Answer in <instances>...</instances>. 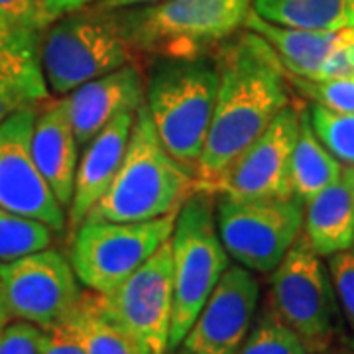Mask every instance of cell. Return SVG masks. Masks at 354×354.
Instances as JSON below:
<instances>
[{
    "instance_id": "484cf974",
    "label": "cell",
    "mask_w": 354,
    "mask_h": 354,
    "mask_svg": "<svg viewBox=\"0 0 354 354\" xmlns=\"http://www.w3.org/2000/svg\"><path fill=\"white\" fill-rule=\"evenodd\" d=\"M307 111L319 142L333 153L335 160L354 165V113H337L317 102Z\"/></svg>"
},
{
    "instance_id": "3957f363",
    "label": "cell",
    "mask_w": 354,
    "mask_h": 354,
    "mask_svg": "<svg viewBox=\"0 0 354 354\" xmlns=\"http://www.w3.org/2000/svg\"><path fill=\"white\" fill-rule=\"evenodd\" d=\"M215 62L158 59L146 85V109L167 153L195 176L215 111Z\"/></svg>"
},
{
    "instance_id": "9a60e30c",
    "label": "cell",
    "mask_w": 354,
    "mask_h": 354,
    "mask_svg": "<svg viewBox=\"0 0 354 354\" xmlns=\"http://www.w3.org/2000/svg\"><path fill=\"white\" fill-rule=\"evenodd\" d=\"M144 77L132 64L122 65L71 91L65 102L79 148H85L118 114L136 113L144 104Z\"/></svg>"
},
{
    "instance_id": "ab89813d",
    "label": "cell",
    "mask_w": 354,
    "mask_h": 354,
    "mask_svg": "<svg viewBox=\"0 0 354 354\" xmlns=\"http://www.w3.org/2000/svg\"><path fill=\"white\" fill-rule=\"evenodd\" d=\"M38 2H39V0H38ZM39 4H41V2H39ZM41 10H44V8H41Z\"/></svg>"
},
{
    "instance_id": "f1b7e54d",
    "label": "cell",
    "mask_w": 354,
    "mask_h": 354,
    "mask_svg": "<svg viewBox=\"0 0 354 354\" xmlns=\"http://www.w3.org/2000/svg\"><path fill=\"white\" fill-rule=\"evenodd\" d=\"M0 20L14 30L34 34H41L50 26L38 0H0Z\"/></svg>"
},
{
    "instance_id": "5b68a950",
    "label": "cell",
    "mask_w": 354,
    "mask_h": 354,
    "mask_svg": "<svg viewBox=\"0 0 354 354\" xmlns=\"http://www.w3.org/2000/svg\"><path fill=\"white\" fill-rule=\"evenodd\" d=\"M132 53L116 12L95 6L59 16L38 38L39 65L55 95L130 64Z\"/></svg>"
},
{
    "instance_id": "ba28073f",
    "label": "cell",
    "mask_w": 354,
    "mask_h": 354,
    "mask_svg": "<svg viewBox=\"0 0 354 354\" xmlns=\"http://www.w3.org/2000/svg\"><path fill=\"white\" fill-rule=\"evenodd\" d=\"M304 201L218 195L215 218L227 254L254 274H272L304 230Z\"/></svg>"
},
{
    "instance_id": "7c38bea8",
    "label": "cell",
    "mask_w": 354,
    "mask_h": 354,
    "mask_svg": "<svg viewBox=\"0 0 354 354\" xmlns=\"http://www.w3.org/2000/svg\"><path fill=\"white\" fill-rule=\"evenodd\" d=\"M38 106H26L0 122V207L64 232L65 207L39 174L32 153Z\"/></svg>"
},
{
    "instance_id": "f546056e",
    "label": "cell",
    "mask_w": 354,
    "mask_h": 354,
    "mask_svg": "<svg viewBox=\"0 0 354 354\" xmlns=\"http://www.w3.org/2000/svg\"><path fill=\"white\" fill-rule=\"evenodd\" d=\"M46 330L32 323H8L0 335V354H44Z\"/></svg>"
},
{
    "instance_id": "9c48e42d",
    "label": "cell",
    "mask_w": 354,
    "mask_h": 354,
    "mask_svg": "<svg viewBox=\"0 0 354 354\" xmlns=\"http://www.w3.org/2000/svg\"><path fill=\"white\" fill-rule=\"evenodd\" d=\"M176 218L177 211L138 223L83 221L71 244L77 279L88 290L111 293L171 239Z\"/></svg>"
},
{
    "instance_id": "30bf717a",
    "label": "cell",
    "mask_w": 354,
    "mask_h": 354,
    "mask_svg": "<svg viewBox=\"0 0 354 354\" xmlns=\"http://www.w3.org/2000/svg\"><path fill=\"white\" fill-rule=\"evenodd\" d=\"M102 297L111 317L134 342L138 354H169L174 315L171 239Z\"/></svg>"
},
{
    "instance_id": "ffe728a7",
    "label": "cell",
    "mask_w": 354,
    "mask_h": 354,
    "mask_svg": "<svg viewBox=\"0 0 354 354\" xmlns=\"http://www.w3.org/2000/svg\"><path fill=\"white\" fill-rule=\"evenodd\" d=\"M246 30H252L274 48L279 64L286 73L297 77H317L337 46L341 44L342 30L339 32H313L268 22L252 8L244 20Z\"/></svg>"
},
{
    "instance_id": "1f68e13d",
    "label": "cell",
    "mask_w": 354,
    "mask_h": 354,
    "mask_svg": "<svg viewBox=\"0 0 354 354\" xmlns=\"http://www.w3.org/2000/svg\"><path fill=\"white\" fill-rule=\"evenodd\" d=\"M41 2V8H44V14L46 18L50 20V24L53 20H57L59 16H65V14L77 12V10H83L91 6L93 2L97 0H39Z\"/></svg>"
},
{
    "instance_id": "2e32d148",
    "label": "cell",
    "mask_w": 354,
    "mask_h": 354,
    "mask_svg": "<svg viewBox=\"0 0 354 354\" xmlns=\"http://www.w3.org/2000/svg\"><path fill=\"white\" fill-rule=\"evenodd\" d=\"M136 113L118 114L88 142L77 164L75 187L69 203L67 227L75 230L111 187L124 160Z\"/></svg>"
},
{
    "instance_id": "44dd1931",
    "label": "cell",
    "mask_w": 354,
    "mask_h": 354,
    "mask_svg": "<svg viewBox=\"0 0 354 354\" xmlns=\"http://www.w3.org/2000/svg\"><path fill=\"white\" fill-rule=\"evenodd\" d=\"M62 325L85 354H138L134 342L111 317L99 291H81L79 301Z\"/></svg>"
},
{
    "instance_id": "7a4b0ae2",
    "label": "cell",
    "mask_w": 354,
    "mask_h": 354,
    "mask_svg": "<svg viewBox=\"0 0 354 354\" xmlns=\"http://www.w3.org/2000/svg\"><path fill=\"white\" fill-rule=\"evenodd\" d=\"M195 191V176L167 153L146 104L136 111L124 160L111 187L85 221L138 223L179 211Z\"/></svg>"
},
{
    "instance_id": "e0dca14e",
    "label": "cell",
    "mask_w": 354,
    "mask_h": 354,
    "mask_svg": "<svg viewBox=\"0 0 354 354\" xmlns=\"http://www.w3.org/2000/svg\"><path fill=\"white\" fill-rule=\"evenodd\" d=\"M32 153L39 174L67 209L75 187L79 144L65 99L46 102L44 109H38L32 132Z\"/></svg>"
},
{
    "instance_id": "f35d334b",
    "label": "cell",
    "mask_w": 354,
    "mask_h": 354,
    "mask_svg": "<svg viewBox=\"0 0 354 354\" xmlns=\"http://www.w3.org/2000/svg\"><path fill=\"white\" fill-rule=\"evenodd\" d=\"M348 346H351V348H353V351H354V339L351 342H348Z\"/></svg>"
},
{
    "instance_id": "4316f807",
    "label": "cell",
    "mask_w": 354,
    "mask_h": 354,
    "mask_svg": "<svg viewBox=\"0 0 354 354\" xmlns=\"http://www.w3.org/2000/svg\"><path fill=\"white\" fill-rule=\"evenodd\" d=\"M291 87H295L309 101L323 104L337 113H354V75L333 79H309L286 73Z\"/></svg>"
},
{
    "instance_id": "836d02e7",
    "label": "cell",
    "mask_w": 354,
    "mask_h": 354,
    "mask_svg": "<svg viewBox=\"0 0 354 354\" xmlns=\"http://www.w3.org/2000/svg\"><path fill=\"white\" fill-rule=\"evenodd\" d=\"M18 32H22V30H14V28H10L4 20H0V50L6 46Z\"/></svg>"
},
{
    "instance_id": "e575fe53",
    "label": "cell",
    "mask_w": 354,
    "mask_h": 354,
    "mask_svg": "<svg viewBox=\"0 0 354 354\" xmlns=\"http://www.w3.org/2000/svg\"><path fill=\"white\" fill-rule=\"evenodd\" d=\"M10 313H8V307H6V301H4V295H2V288H0V335L2 330L6 329V325L10 323Z\"/></svg>"
},
{
    "instance_id": "6da1fadb",
    "label": "cell",
    "mask_w": 354,
    "mask_h": 354,
    "mask_svg": "<svg viewBox=\"0 0 354 354\" xmlns=\"http://www.w3.org/2000/svg\"><path fill=\"white\" fill-rule=\"evenodd\" d=\"M215 111L195 171V189L207 191L290 104L288 79L274 48L252 30L216 46Z\"/></svg>"
},
{
    "instance_id": "277c9868",
    "label": "cell",
    "mask_w": 354,
    "mask_h": 354,
    "mask_svg": "<svg viewBox=\"0 0 354 354\" xmlns=\"http://www.w3.org/2000/svg\"><path fill=\"white\" fill-rule=\"evenodd\" d=\"M252 0H164L116 12L134 53L193 59L244 26Z\"/></svg>"
},
{
    "instance_id": "83f0119b",
    "label": "cell",
    "mask_w": 354,
    "mask_h": 354,
    "mask_svg": "<svg viewBox=\"0 0 354 354\" xmlns=\"http://www.w3.org/2000/svg\"><path fill=\"white\" fill-rule=\"evenodd\" d=\"M327 258H329V276L341 313L346 325L354 333V246L342 252L330 254Z\"/></svg>"
},
{
    "instance_id": "ac0fdd59",
    "label": "cell",
    "mask_w": 354,
    "mask_h": 354,
    "mask_svg": "<svg viewBox=\"0 0 354 354\" xmlns=\"http://www.w3.org/2000/svg\"><path fill=\"white\" fill-rule=\"evenodd\" d=\"M34 32H18L0 50V122L26 106L50 99Z\"/></svg>"
},
{
    "instance_id": "52a82bcc",
    "label": "cell",
    "mask_w": 354,
    "mask_h": 354,
    "mask_svg": "<svg viewBox=\"0 0 354 354\" xmlns=\"http://www.w3.org/2000/svg\"><path fill=\"white\" fill-rule=\"evenodd\" d=\"M264 309L288 325L311 354L335 344L341 307L333 290L329 270L305 236L293 242L272 272Z\"/></svg>"
},
{
    "instance_id": "8992f818",
    "label": "cell",
    "mask_w": 354,
    "mask_h": 354,
    "mask_svg": "<svg viewBox=\"0 0 354 354\" xmlns=\"http://www.w3.org/2000/svg\"><path fill=\"white\" fill-rule=\"evenodd\" d=\"M174 315L169 351L177 348L201 313L203 305L230 266L218 239L213 193L195 189L179 207L171 234Z\"/></svg>"
},
{
    "instance_id": "d4e9b609",
    "label": "cell",
    "mask_w": 354,
    "mask_h": 354,
    "mask_svg": "<svg viewBox=\"0 0 354 354\" xmlns=\"http://www.w3.org/2000/svg\"><path fill=\"white\" fill-rule=\"evenodd\" d=\"M236 354H311L305 342L278 317L262 309Z\"/></svg>"
},
{
    "instance_id": "8d00e7d4",
    "label": "cell",
    "mask_w": 354,
    "mask_h": 354,
    "mask_svg": "<svg viewBox=\"0 0 354 354\" xmlns=\"http://www.w3.org/2000/svg\"><path fill=\"white\" fill-rule=\"evenodd\" d=\"M342 177L353 185V189H354V165H348L346 169H342Z\"/></svg>"
},
{
    "instance_id": "cb8c5ba5",
    "label": "cell",
    "mask_w": 354,
    "mask_h": 354,
    "mask_svg": "<svg viewBox=\"0 0 354 354\" xmlns=\"http://www.w3.org/2000/svg\"><path fill=\"white\" fill-rule=\"evenodd\" d=\"M51 241L53 230L48 225L0 207V262L50 248Z\"/></svg>"
},
{
    "instance_id": "4dcf8cb0",
    "label": "cell",
    "mask_w": 354,
    "mask_h": 354,
    "mask_svg": "<svg viewBox=\"0 0 354 354\" xmlns=\"http://www.w3.org/2000/svg\"><path fill=\"white\" fill-rule=\"evenodd\" d=\"M44 354H85L79 342L71 337V333L64 325H55L46 330V342H44Z\"/></svg>"
},
{
    "instance_id": "4fadbf2b",
    "label": "cell",
    "mask_w": 354,
    "mask_h": 354,
    "mask_svg": "<svg viewBox=\"0 0 354 354\" xmlns=\"http://www.w3.org/2000/svg\"><path fill=\"white\" fill-rule=\"evenodd\" d=\"M301 109L283 106L270 127L230 164L207 189L232 199H283L291 197L290 165L299 132Z\"/></svg>"
},
{
    "instance_id": "8fae6325",
    "label": "cell",
    "mask_w": 354,
    "mask_h": 354,
    "mask_svg": "<svg viewBox=\"0 0 354 354\" xmlns=\"http://www.w3.org/2000/svg\"><path fill=\"white\" fill-rule=\"evenodd\" d=\"M0 288L10 317L41 330L59 325L81 297L71 260L51 248L0 262Z\"/></svg>"
},
{
    "instance_id": "d590c367",
    "label": "cell",
    "mask_w": 354,
    "mask_h": 354,
    "mask_svg": "<svg viewBox=\"0 0 354 354\" xmlns=\"http://www.w3.org/2000/svg\"><path fill=\"white\" fill-rule=\"evenodd\" d=\"M315 354H354V351L351 346H337V344H330L325 351H321V353Z\"/></svg>"
},
{
    "instance_id": "74e56055",
    "label": "cell",
    "mask_w": 354,
    "mask_h": 354,
    "mask_svg": "<svg viewBox=\"0 0 354 354\" xmlns=\"http://www.w3.org/2000/svg\"><path fill=\"white\" fill-rule=\"evenodd\" d=\"M169 354H193V353H189V351H185L183 346H181V348L177 346V348H174V351H169Z\"/></svg>"
},
{
    "instance_id": "5bb4252c",
    "label": "cell",
    "mask_w": 354,
    "mask_h": 354,
    "mask_svg": "<svg viewBox=\"0 0 354 354\" xmlns=\"http://www.w3.org/2000/svg\"><path fill=\"white\" fill-rule=\"evenodd\" d=\"M258 301L256 274L230 264L179 346L193 354H236L256 319Z\"/></svg>"
},
{
    "instance_id": "7402d4cb",
    "label": "cell",
    "mask_w": 354,
    "mask_h": 354,
    "mask_svg": "<svg viewBox=\"0 0 354 354\" xmlns=\"http://www.w3.org/2000/svg\"><path fill=\"white\" fill-rule=\"evenodd\" d=\"M252 10L272 24L299 30L354 28V0H252Z\"/></svg>"
},
{
    "instance_id": "d6986e66",
    "label": "cell",
    "mask_w": 354,
    "mask_h": 354,
    "mask_svg": "<svg viewBox=\"0 0 354 354\" xmlns=\"http://www.w3.org/2000/svg\"><path fill=\"white\" fill-rule=\"evenodd\" d=\"M304 236L319 256L354 246V189L342 176L305 203Z\"/></svg>"
},
{
    "instance_id": "d6a6232c",
    "label": "cell",
    "mask_w": 354,
    "mask_h": 354,
    "mask_svg": "<svg viewBox=\"0 0 354 354\" xmlns=\"http://www.w3.org/2000/svg\"><path fill=\"white\" fill-rule=\"evenodd\" d=\"M158 2H164V0H97V4L93 6L101 10H122V8L148 6V4H158Z\"/></svg>"
},
{
    "instance_id": "603a6c76",
    "label": "cell",
    "mask_w": 354,
    "mask_h": 354,
    "mask_svg": "<svg viewBox=\"0 0 354 354\" xmlns=\"http://www.w3.org/2000/svg\"><path fill=\"white\" fill-rule=\"evenodd\" d=\"M341 176V162L335 160L333 153L319 142L309 122V111L301 109L299 132L291 153V193L305 205L319 191L329 187Z\"/></svg>"
}]
</instances>
